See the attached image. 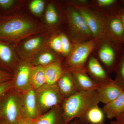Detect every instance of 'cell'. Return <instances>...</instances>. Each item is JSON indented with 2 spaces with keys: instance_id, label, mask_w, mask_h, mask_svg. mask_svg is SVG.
<instances>
[{
  "instance_id": "obj_1",
  "label": "cell",
  "mask_w": 124,
  "mask_h": 124,
  "mask_svg": "<svg viewBox=\"0 0 124 124\" xmlns=\"http://www.w3.org/2000/svg\"><path fill=\"white\" fill-rule=\"evenodd\" d=\"M50 30L55 31L48 25L23 15L2 16L0 19V40L15 46L28 37Z\"/></svg>"
},
{
  "instance_id": "obj_2",
  "label": "cell",
  "mask_w": 124,
  "mask_h": 124,
  "mask_svg": "<svg viewBox=\"0 0 124 124\" xmlns=\"http://www.w3.org/2000/svg\"><path fill=\"white\" fill-rule=\"evenodd\" d=\"M100 102L97 90L79 91L64 99L61 105L63 124H68L72 120L79 119L89 108Z\"/></svg>"
},
{
  "instance_id": "obj_3",
  "label": "cell",
  "mask_w": 124,
  "mask_h": 124,
  "mask_svg": "<svg viewBox=\"0 0 124 124\" xmlns=\"http://www.w3.org/2000/svg\"><path fill=\"white\" fill-rule=\"evenodd\" d=\"M124 50V45L103 39L98 42L93 53L110 74L115 72Z\"/></svg>"
},
{
  "instance_id": "obj_4",
  "label": "cell",
  "mask_w": 124,
  "mask_h": 124,
  "mask_svg": "<svg viewBox=\"0 0 124 124\" xmlns=\"http://www.w3.org/2000/svg\"><path fill=\"white\" fill-rule=\"evenodd\" d=\"M65 15L69 38L73 44L86 42L94 39L84 18L77 8L67 6Z\"/></svg>"
},
{
  "instance_id": "obj_5",
  "label": "cell",
  "mask_w": 124,
  "mask_h": 124,
  "mask_svg": "<svg viewBox=\"0 0 124 124\" xmlns=\"http://www.w3.org/2000/svg\"><path fill=\"white\" fill-rule=\"evenodd\" d=\"M23 93L11 89L0 100V118L8 124H16L23 118Z\"/></svg>"
},
{
  "instance_id": "obj_6",
  "label": "cell",
  "mask_w": 124,
  "mask_h": 124,
  "mask_svg": "<svg viewBox=\"0 0 124 124\" xmlns=\"http://www.w3.org/2000/svg\"><path fill=\"white\" fill-rule=\"evenodd\" d=\"M100 40L93 39L86 42L73 44L70 55L63 64L64 69L68 70L85 69L90 56Z\"/></svg>"
},
{
  "instance_id": "obj_7",
  "label": "cell",
  "mask_w": 124,
  "mask_h": 124,
  "mask_svg": "<svg viewBox=\"0 0 124 124\" xmlns=\"http://www.w3.org/2000/svg\"><path fill=\"white\" fill-rule=\"evenodd\" d=\"M54 31L50 30L31 36L19 43L15 47L21 61H31L44 48Z\"/></svg>"
},
{
  "instance_id": "obj_8",
  "label": "cell",
  "mask_w": 124,
  "mask_h": 124,
  "mask_svg": "<svg viewBox=\"0 0 124 124\" xmlns=\"http://www.w3.org/2000/svg\"><path fill=\"white\" fill-rule=\"evenodd\" d=\"M35 94L40 115L61 106L64 99L56 85L46 84L35 90Z\"/></svg>"
},
{
  "instance_id": "obj_9",
  "label": "cell",
  "mask_w": 124,
  "mask_h": 124,
  "mask_svg": "<svg viewBox=\"0 0 124 124\" xmlns=\"http://www.w3.org/2000/svg\"><path fill=\"white\" fill-rule=\"evenodd\" d=\"M75 7L84 18L93 38L108 39L106 33L104 19L102 15L90 6Z\"/></svg>"
},
{
  "instance_id": "obj_10",
  "label": "cell",
  "mask_w": 124,
  "mask_h": 124,
  "mask_svg": "<svg viewBox=\"0 0 124 124\" xmlns=\"http://www.w3.org/2000/svg\"><path fill=\"white\" fill-rule=\"evenodd\" d=\"M33 66L31 61H21L13 74V89L22 93L32 88L31 71Z\"/></svg>"
},
{
  "instance_id": "obj_11",
  "label": "cell",
  "mask_w": 124,
  "mask_h": 124,
  "mask_svg": "<svg viewBox=\"0 0 124 124\" xmlns=\"http://www.w3.org/2000/svg\"><path fill=\"white\" fill-rule=\"evenodd\" d=\"M20 61L15 46L0 40V69L13 75Z\"/></svg>"
},
{
  "instance_id": "obj_12",
  "label": "cell",
  "mask_w": 124,
  "mask_h": 124,
  "mask_svg": "<svg viewBox=\"0 0 124 124\" xmlns=\"http://www.w3.org/2000/svg\"><path fill=\"white\" fill-rule=\"evenodd\" d=\"M102 16L108 39L124 45V28L118 14Z\"/></svg>"
},
{
  "instance_id": "obj_13",
  "label": "cell",
  "mask_w": 124,
  "mask_h": 124,
  "mask_svg": "<svg viewBox=\"0 0 124 124\" xmlns=\"http://www.w3.org/2000/svg\"><path fill=\"white\" fill-rule=\"evenodd\" d=\"M85 70L89 76L99 84H106L113 80L93 53L86 62Z\"/></svg>"
},
{
  "instance_id": "obj_14",
  "label": "cell",
  "mask_w": 124,
  "mask_h": 124,
  "mask_svg": "<svg viewBox=\"0 0 124 124\" xmlns=\"http://www.w3.org/2000/svg\"><path fill=\"white\" fill-rule=\"evenodd\" d=\"M23 93V118L36 120L40 115L37 102L35 90L31 88Z\"/></svg>"
},
{
  "instance_id": "obj_15",
  "label": "cell",
  "mask_w": 124,
  "mask_h": 124,
  "mask_svg": "<svg viewBox=\"0 0 124 124\" xmlns=\"http://www.w3.org/2000/svg\"><path fill=\"white\" fill-rule=\"evenodd\" d=\"M68 71L71 73L79 91L95 90L100 85L89 76L85 69H73Z\"/></svg>"
},
{
  "instance_id": "obj_16",
  "label": "cell",
  "mask_w": 124,
  "mask_h": 124,
  "mask_svg": "<svg viewBox=\"0 0 124 124\" xmlns=\"http://www.w3.org/2000/svg\"><path fill=\"white\" fill-rule=\"evenodd\" d=\"M91 7L102 15H117L123 6L121 0H91Z\"/></svg>"
},
{
  "instance_id": "obj_17",
  "label": "cell",
  "mask_w": 124,
  "mask_h": 124,
  "mask_svg": "<svg viewBox=\"0 0 124 124\" xmlns=\"http://www.w3.org/2000/svg\"><path fill=\"white\" fill-rule=\"evenodd\" d=\"M97 90L100 102L104 104L115 99L124 91L113 80L106 84L100 85Z\"/></svg>"
},
{
  "instance_id": "obj_18",
  "label": "cell",
  "mask_w": 124,
  "mask_h": 124,
  "mask_svg": "<svg viewBox=\"0 0 124 124\" xmlns=\"http://www.w3.org/2000/svg\"><path fill=\"white\" fill-rule=\"evenodd\" d=\"M56 85L64 99L79 92L71 73L67 70H66Z\"/></svg>"
},
{
  "instance_id": "obj_19",
  "label": "cell",
  "mask_w": 124,
  "mask_h": 124,
  "mask_svg": "<svg viewBox=\"0 0 124 124\" xmlns=\"http://www.w3.org/2000/svg\"><path fill=\"white\" fill-rule=\"evenodd\" d=\"M46 84L53 85L56 84L66 70L62 60H59L44 67Z\"/></svg>"
},
{
  "instance_id": "obj_20",
  "label": "cell",
  "mask_w": 124,
  "mask_h": 124,
  "mask_svg": "<svg viewBox=\"0 0 124 124\" xmlns=\"http://www.w3.org/2000/svg\"><path fill=\"white\" fill-rule=\"evenodd\" d=\"M103 111L109 119L116 118L124 112V91L115 100L104 104Z\"/></svg>"
},
{
  "instance_id": "obj_21",
  "label": "cell",
  "mask_w": 124,
  "mask_h": 124,
  "mask_svg": "<svg viewBox=\"0 0 124 124\" xmlns=\"http://www.w3.org/2000/svg\"><path fill=\"white\" fill-rule=\"evenodd\" d=\"M105 116L102 110L97 104L89 108L78 119L80 124H100L104 122Z\"/></svg>"
},
{
  "instance_id": "obj_22",
  "label": "cell",
  "mask_w": 124,
  "mask_h": 124,
  "mask_svg": "<svg viewBox=\"0 0 124 124\" xmlns=\"http://www.w3.org/2000/svg\"><path fill=\"white\" fill-rule=\"evenodd\" d=\"M35 124H63L61 106L55 107L38 116Z\"/></svg>"
},
{
  "instance_id": "obj_23",
  "label": "cell",
  "mask_w": 124,
  "mask_h": 124,
  "mask_svg": "<svg viewBox=\"0 0 124 124\" xmlns=\"http://www.w3.org/2000/svg\"><path fill=\"white\" fill-rule=\"evenodd\" d=\"M59 60H62L58 55L52 51L46 49L45 47L32 58L31 62L33 66L45 67Z\"/></svg>"
},
{
  "instance_id": "obj_24",
  "label": "cell",
  "mask_w": 124,
  "mask_h": 124,
  "mask_svg": "<svg viewBox=\"0 0 124 124\" xmlns=\"http://www.w3.org/2000/svg\"><path fill=\"white\" fill-rule=\"evenodd\" d=\"M31 82L32 88L35 90L46 84L44 67L33 66L31 71Z\"/></svg>"
},
{
  "instance_id": "obj_25",
  "label": "cell",
  "mask_w": 124,
  "mask_h": 124,
  "mask_svg": "<svg viewBox=\"0 0 124 124\" xmlns=\"http://www.w3.org/2000/svg\"><path fill=\"white\" fill-rule=\"evenodd\" d=\"M45 20L48 26L55 29L54 28L57 26L60 21V15L55 5L50 3L47 5L45 13Z\"/></svg>"
},
{
  "instance_id": "obj_26",
  "label": "cell",
  "mask_w": 124,
  "mask_h": 124,
  "mask_svg": "<svg viewBox=\"0 0 124 124\" xmlns=\"http://www.w3.org/2000/svg\"><path fill=\"white\" fill-rule=\"evenodd\" d=\"M20 1L16 0H0V14L5 16L14 14Z\"/></svg>"
},
{
  "instance_id": "obj_27",
  "label": "cell",
  "mask_w": 124,
  "mask_h": 124,
  "mask_svg": "<svg viewBox=\"0 0 124 124\" xmlns=\"http://www.w3.org/2000/svg\"><path fill=\"white\" fill-rule=\"evenodd\" d=\"M114 72L115 73L114 82L124 90V50Z\"/></svg>"
},
{
  "instance_id": "obj_28",
  "label": "cell",
  "mask_w": 124,
  "mask_h": 124,
  "mask_svg": "<svg viewBox=\"0 0 124 124\" xmlns=\"http://www.w3.org/2000/svg\"><path fill=\"white\" fill-rule=\"evenodd\" d=\"M62 43V55L67 58L70 55L73 48V44L68 36L64 33H59Z\"/></svg>"
},
{
  "instance_id": "obj_29",
  "label": "cell",
  "mask_w": 124,
  "mask_h": 124,
  "mask_svg": "<svg viewBox=\"0 0 124 124\" xmlns=\"http://www.w3.org/2000/svg\"><path fill=\"white\" fill-rule=\"evenodd\" d=\"M29 8L33 14L40 16L42 14L44 10L45 2L42 0H33L29 4Z\"/></svg>"
},
{
  "instance_id": "obj_30",
  "label": "cell",
  "mask_w": 124,
  "mask_h": 124,
  "mask_svg": "<svg viewBox=\"0 0 124 124\" xmlns=\"http://www.w3.org/2000/svg\"><path fill=\"white\" fill-rule=\"evenodd\" d=\"M50 40L49 45L51 48L56 53L62 55V41L59 33L52 36Z\"/></svg>"
},
{
  "instance_id": "obj_31",
  "label": "cell",
  "mask_w": 124,
  "mask_h": 124,
  "mask_svg": "<svg viewBox=\"0 0 124 124\" xmlns=\"http://www.w3.org/2000/svg\"><path fill=\"white\" fill-rule=\"evenodd\" d=\"M13 88L12 80L0 83V100L8 92Z\"/></svg>"
},
{
  "instance_id": "obj_32",
  "label": "cell",
  "mask_w": 124,
  "mask_h": 124,
  "mask_svg": "<svg viewBox=\"0 0 124 124\" xmlns=\"http://www.w3.org/2000/svg\"><path fill=\"white\" fill-rule=\"evenodd\" d=\"M13 75L0 69V83L12 79Z\"/></svg>"
},
{
  "instance_id": "obj_33",
  "label": "cell",
  "mask_w": 124,
  "mask_h": 124,
  "mask_svg": "<svg viewBox=\"0 0 124 124\" xmlns=\"http://www.w3.org/2000/svg\"><path fill=\"white\" fill-rule=\"evenodd\" d=\"M35 120L23 118L16 124H35Z\"/></svg>"
},
{
  "instance_id": "obj_34",
  "label": "cell",
  "mask_w": 124,
  "mask_h": 124,
  "mask_svg": "<svg viewBox=\"0 0 124 124\" xmlns=\"http://www.w3.org/2000/svg\"><path fill=\"white\" fill-rule=\"evenodd\" d=\"M117 14H118L121 20V22H122L124 28V6L119 10Z\"/></svg>"
},
{
  "instance_id": "obj_35",
  "label": "cell",
  "mask_w": 124,
  "mask_h": 124,
  "mask_svg": "<svg viewBox=\"0 0 124 124\" xmlns=\"http://www.w3.org/2000/svg\"><path fill=\"white\" fill-rule=\"evenodd\" d=\"M116 121L120 124H124V112L116 117Z\"/></svg>"
},
{
  "instance_id": "obj_36",
  "label": "cell",
  "mask_w": 124,
  "mask_h": 124,
  "mask_svg": "<svg viewBox=\"0 0 124 124\" xmlns=\"http://www.w3.org/2000/svg\"><path fill=\"white\" fill-rule=\"evenodd\" d=\"M68 124H80L78 119H75L72 120Z\"/></svg>"
},
{
  "instance_id": "obj_37",
  "label": "cell",
  "mask_w": 124,
  "mask_h": 124,
  "mask_svg": "<svg viewBox=\"0 0 124 124\" xmlns=\"http://www.w3.org/2000/svg\"><path fill=\"white\" fill-rule=\"evenodd\" d=\"M0 124H8L0 118Z\"/></svg>"
},
{
  "instance_id": "obj_38",
  "label": "cell",
  "mask_w": 124,
  "mask_h": 124,
  "mask_svg": "<svg viewBox=\"0 0 124 124\" xmlns=\"http://www.w3.org/2000/svg\"><path fill=\"white\" fill-rule=\"evenodd\" d=\"M110 124H120L116 121H112L110 122Z\"/></svg>"
},
{
  "instance_id": "obj_39",
  "label": "cell",
  "mask_w": 124,
  "mask_h": 124,
  "mask_svg": "<svg viewBox=\"0 0 124 124\" xmlns=\"http://www.w3.org/2000/svg\"><path fill=\"white\" fill-rule=\"evenodd\" d=\"M121 1H122V4H123V5L124 6V0H122Z\"/></svg>"
},
{
  "instance_id": "obj_40",
  "label": "cell",
  "mask_w": 124,
  "mask_h": 124,
  "mask_svg": "<svg viewBox=\"0 0 124 124\" xmlns=\"http://www.w3.org/2000/svg\"><path fill=\"white\" fill-rule=\"evenodd\" d=\"M105 124V122H102V123L101 124Z\"/></svg>"
},
{
  "instance_id": "obj_41",
  "label": "cell",
  "mask_w": 124,
  "mask_h": 124,
  "mask_svg": "<svg viewBox=\"0 0 124 124\" xmlns=\"http://www.w3.org/2000/svg\"><path fill=\"white\" fill-rule=\"evenodd\" d=\"M1 16H1V15L0 14V19L1 17Z\"/></svg>"
},
{
  "instance_id": "obj_42",
  "label": "cell",
  "mask_w": 124,
  "mask_h": 124,
  "mask_svg": "<svg viewBox=\"0 0 124 124\" xmlns=\"http://www.w3.org/2000/svg\"></svg>"
}]
</instances>
